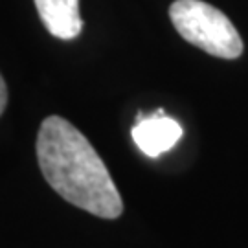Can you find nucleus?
Instances as JSON below:
<instances>
[{
  "label": "nucleus",
  "instance_id": "obj_1",
  "mask_svg": "<svg viewBox=\"0 0 248 248\" xmlns=\"http://www.w3.org/2000/svg\"><path fill=\"white\" fill-rule=\"evenodd\" d=\"M37 160L46 182L66 202L101 219H118L124 201L85 134L61 116H48L37 134Z\"/></svg>",
  "mask_w": 248,
  "mask_h": 248
},
{
  "label": "nucleus",
  "instance_id": "obj_2",
  "mask_svg": "<svg viewBox=\"0 0 248 248\" xmlns=\"http://www.w3.org/2000/svg\"><path fill=\"white\" fill-rule=\"evenodd\" d=\"M169 18L182 39L213 57L237 59L243 53V39L232 20L204 0H175Z\"/></svg>",
  "mask_w": 248,
  "mask_h": 248
},
{
  "label": "nucleus",
  "instance_id": "obj_3",
  "mask_svg": "<svg viewBox=\"0 0 248 248\" xmlns=\"http://www.w3.org/2000/svg\"><path fill=\"white\" fill-rule=\"evenodd\" d=\"M131 136L143 155L156 158L162 153L175 147V143L182 138V127L177 120L166 116V112L158 108L153 114L140 112Z\"/></svg>",
  "mask_w": 248,
  "mask_h": 248
},
{
  "label": "nucleus",
  "instance_id": "obj_4",
  "mask_svg": "<svg viewBox=\"0 0 248 248\" xmlns=\"http://www.w3.org/2000/svg\"><path fill=\"white\" fill-rule=\"evenodd\" d=\"M45 28L61 41H72L81 33L83 20L79 0H35Z\"/></svg>",
  "mask_w": 248,
  "mask_h": 248
},
{
  "label": "nucleus",
  "instance_id": "obj_5",
  "mask_svg": "<svg viewBox=\"0 0 248 248\" xmlns=\"http://www.w3.org/2000/svg\"><path fill=\"white\" fill-rule=\"evenodd\" d=\"M6 105H8V87H6V81L0 74V116L6 110Z\"/></svg>",
  "mask_w": 248,
  "mask_h": 248
}]
</instances>
